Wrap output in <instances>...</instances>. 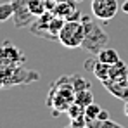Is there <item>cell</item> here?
Returning a JSON list of instances; mask_svg holds the SVG:
<instances>
[{"label":"cell","instance_id":"obj_8","mask_svg":"<svg viewBox=\"0 0 128 128\" xmlns=\"http://www.w3.org/2000/svg\"><path fill=\"white\" fill-rule=\"evenodd\" d=\"M78 10V7L74 5V0H61L56 4V9H54V14L56 16H61L66 21L71 19V16Z\"/></svg>","mask_w":128,"mask_h":128},{"label":"cell","instance_id":"obj_5","mask_svg":"<svg viewBox=\"0 0 128 128\" xmlns=\"http://www.w3.org/2000/svg\"><path fill=\"white\" fill-rule=\"evenodd\" d=\"M52 16H54V12H50V10H45L42 16H38L35 21L31 22L28 28H30V33L31 35H35V36H40V38H47V40H56L54 36H52V33H50V19H52ZM57 42V40H56Z\"/></svg>","mask_w":128,"mask_h":128},{"label":"cell","instance_id":"obj_14","mask_svg":"<svg viewBox=\"0 0 128 128\" xmlns=\"http://www.w3.org/2000/svg\"><path fill=\"white\" fill-rule=\"evenodd\" d=\"M14 14V7H12V2H5V4H0V22L10 19Z\"/></svg>","mask_w":128,"mask_h":128},{"label":"cell","instance_id":"obj_20","mask_svg":"<svg viewBox=\"0 0 128 128\" xmlns=\"http://www.w3.org/2000/svg\"><path fill=\"white\" fill-rule=\"evenodd\" d=\"M126 83H128V76H126Z\"/></svg>","mask_w":128,"mask_h":128},{"label":"cell","instance_id":"obj_10","mask_svg":"<svg viewBox=\"0 0 128 128\" xmlns=\"http://www.w3.org/2000/svg\"><path fill=\"white\" fill-rule=\"evenodd\" d=\"M100 62H104V64H116L118 61H120V54L114 50V48H111V47H104L97 56H95Z\"/></svg>","mask_w":128,"mask_h":128},{"label":"cell","instance_id":"obj_1","mask_svg":"<svg viewBox=\"0 0 128 128\" xmlns=\"http://www.w3.org/2000/svg\"><path fill=\"white\" fill-rule=\"evenodd\" d=\"M80 21L83 22V28H85V36H83L82 48H85L86 52L92 54V56H97L109 43V35L100 28V24L94 18H90V16L82 14Z\"/></svg>","mask_w":128,"mask_h":128},{"label":"cell","instance_id":"obj_18","mask_svg":"<svg viewBox=\"0 0 128 128\" xmlns=\"http://www.w3.org/2000/svg\"><path fill=\"white\" fill-rule=\"evenodd\" d=\"M74 2H76V4H80V2H83V0H74Z\"/></svg>","mask_w":128,"mask_h":128},{"label":"cell","instance_id":"obj_16","mask_svg":"<svg viewBox=\"0 0 128 128\" xmlns=\"http://www.w3.org/2000/svg\"><path fill=\"white\" fill-rule=\"evenodd\" d=\"M97 120H99V121H104V120H109V112H107L106 109H100V112H99Z\"/></svg>","mask_w":128,"mask_h":128},{"label":"cell","instance_id":"obj_13","mask_svg":"<svg viewBox=\"0 0 128 128\" xmlns=\"http://www.w3.org/2000/svg\"><path fill=\"white\" fill-rule=\"evenodd\" d=\"M99 112H100V106H97L95 102H92V104H88L85 107V120H86V125L90 123V121H94V120H97V116H99Z\"/></svg>","mask_w":128,"mask_h":128},{"label":"cell","instance_id":"obj_3","mask_svg":"<svg viewBox=\"0 0 128 128\" xmlns=\"http://www.w3.org/2000/svg\"><path fill=\"white\" fill-rule=\"evenodd\" d=\"M118 0H92V14L97 21H111L118 14Z\"/></svg>","mask_w":128,"mask_h":128},{"label":"cell","instance_id":"obj_2","mask_svg":"<svg viewBox=\"0 0 128 128\" xmlns=\"http://www.w3.org/2000/svg\"><path fill=\"white\" fill-rule=\"evenodd\" d=\"M85 28L82 21H66L62 30L59 31L57 42H61L66 48H78L83 43Z\"/></svg>","mask_w":128,"mask_h":128},{"label":"cell","instance_id":"obj_6","mask_svg":"<svg viewBox=\"0 0 128 128\" xmlns=\"http://www.w3.org/2000/svg\"><path fill=\"white\" fill-rule=\"evenodd\" d=\"M104 86L107 88V92H111L114 97H118V99H121V100H128V83L126 80L125 82H112V80H106V82H102Z\"/></svg>","mask_w":128,"mask_h":128},{"label":"cell","instance_id":"obj_17","mask_svg":"<svg viewBox=\"0 0 128 128\" xmlns=\"http://www.w3.org/2000/svg\"><path fill=\"white\" fill-rule=\"evenodd\" d=\"M121 10H123L125 14H128V0H125V2L121 4Z\"/></svg>","mask_w":128,"mask_h":128},{"label":"cell","instance_id":"obj_4","mask_svg":"<svg viewBox=\"0 0 128 128\" xmlns=\"http://www.w3.org/2000/svg\"><path fill=\"white\" fill-rule=\"evenodd\" d=\"M10 2H12V7H14L12 19H14L16 28H26L36 19L33 16V12L30 10V4H28L30 0H10Z\"/></svg>","mask_w":128,"mask_h":128},{"label":"cell","instance_id":"obj_12","mask_svg":"<svg viewBox=\"0 0 128 128\" xmlns=\"http://www.w3.org/2000/svg\"><path fill=\"white\" fill-rule=\"evenodd\" d=\"M69 82H71V86H73V90H74V92H78V90H85V88H90V83L86 82L83 76H80V74H73V76H69Z\"/></svg>","mask_w":128,"mask_h":128},{"label":"cell","instance_id":"obj_7","mask_svg":"<svg viewBox=\"0 0 128 128\" xmlns=\"http://www.w3.org/2000/svg\"><path fill=\"white\" fill-rule=\"evenodd\" d=\"M85 68L92 69V73H94L100 82L109 80V68H111L109 64L100 62L99 59H92V61H86V62H85Z\"/></svg>","mask_w":128,"mask_h":128},{"label":"cell","instance_id":"obj_9","mask_svg":"<svg viewBox=\"0 0 128 128\" xmlns=\"http://www.w3.org/2000/svg\"><path fill=\"white\" fill-rule=\"evenodd\" d=\"M126 76H128V66L121 59L116 64H111V68H109V80H112V82H125Z\"/></svg>","mask_w":128,"mask_h":128},{"label":"cell","instance_id":"obj_19","mask_svg":"<svg viewBox=\"0 0 128 128\" xmlns=\"http://www.w3.org/2000/svg\"><path fill=\"white\" fill-rule=\"evenodd\" d=\"M54 2H61V0H54Z\"/></svg>","mask_w":128,"mask_h":128},{"label":"cell","instance_id":"obj_15","mask_svg":"<svg viewBox=\"0 0 128 128\" xmlns=\"http://www.w3.org/2000/svg\"><path fill=\"white\" fill-rule=\"evenodd\" d=\"M68 116L71 118V120H76V118H82V116H85V107L80 106V104H76V102H73L71 106L68 107Z\"/></svg>","mask_w":128,"mask_h":128},{"label":"cell","instance_id":"obj_11","mask_svg":"<svg viewBox=\"0 0 128 128\" xmlns=\"http://www.w3.org/2000/svg\"><path fill=\"white\" fill-rule=\"evenodd\" d=\"M74 102L80 104V106H83V107H86L88 104H92V102H94V94H92V90H90V88H85V90L74 92Z\"/></svg>","mask_w":128,"mask_h":128}]
</instances>
